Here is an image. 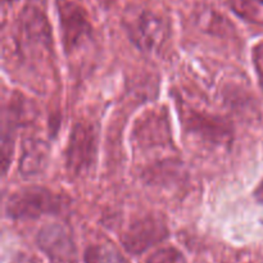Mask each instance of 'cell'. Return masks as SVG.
Segmentation results:
<instances>
[{
    "mask_svg": "<svg viewBox=\"0 0 263 263\" xmlns=\"http://www.w3.org/2000/svg\"><path fill=\"white\" fill-rule=\"evenodd\" d=\"M18 51L26 59L50 54L51 31L41 0H28L17 21Z\"/></svg>",
    "mask_w": 263,
    "mask_h": 263,
    "instance_id": "cell-1",
    "label": "cell"
},
{
    "mask_svg": "<svg viewBox=\"0 0 263 263\" xmlns=\"http://www.w3.org/2000/svg\"><path fill=\"white\" fill-rule=\"evenodd\" d=\"M68 205L66 197L45 187H25L12 194L5 205L8 217L33 220L44 215H57Z\"/></svg>",
    "mask_w": 263,
    "mask_h": 263,
    "instance_id": "cell-2",
    "label": "cell"
},
{
    "mask_svg": "<svg viewBox=\"0 0 263 263\" xmlns=\"http://www.w3.org/2000/svg\"><path fill=\"white\" fill-rule=\"evenodd\" d=\"M125 26L133 43L144 51L159 49L168 36L164 18L151 9L134 8L126 14Z\"/></svg>",
    "mask_w": 263,
    "mask_h": 263,
    "instance_id": "cell-3",
    "label": "cell"
},
{
    "mask_svg": "<svg viewBox=\"0 0 263 263\" xmlns=\"http://www.w3.org/2000/svg\"><path fill=\"white\" fill-rule=\"evenodd\" d=\"M35 117V109L32 103L26 99L23 95L13 94L8 100V104L3 109V126H2V162L3 168L7 170L12 161L13 149H14L15 130L20 126L30 123Z\"/></svg>",
    "mask_w": 263,
    "mask_h": 263,
    "instance_id": "cell-4",
    "label": "cell"
},
{
    "mask_svg": "<svg viewBox=\"0 0 263 263\" xmlns=\"http://www.w3.org/2000/svg\"><path fill=\"white\" fill-rule=\"evenodd\" d=\"M97 154V134L90 123H77L69 136L66 149V166L73 176L90 170Z\"/></svg>",
    "mask_w": 263,
    "mask_h": 263,
    "instance_id": "cell-5",
    "label": "cell"
},
{
    "mask_svg": "<svg viewBox=\"0 0 263 263\" xmlns=\"http://www.w3.org/2000/svg\"><path fill=\"white\" fill-rule=\"evenodd\" d=\"M61 33L67 53L76 50L91 35L86 10L73 0H55Z\"/></svg>",
    "mask_w": 263,
    "mask_h": 263,
    "instance_id": "cell-6",
    "label": "cell"
},
{
    "mask_svg": "<svg viewBox=\"0 0 263 263\" xmlns=\"http://www.w3.org/2000/svg\"><path fill=\"white\" fill-rule=\"evenodd\" d=\"M36 243L49 263H79L77 248L71 231L62 223L44 226L36 236Z\"/></svg>",
    "mask_w": 263,
    "mask_h": 263,
    "instance_id": "cell-7",
    "label": "cell"
},
{
    "mask_svg": "<svg viewBox=\"0 0 263 263\" xmlns=\"http://www.w3.org/2000/svg\"><path fill=\"white\" fill-rule=\"evenodd\" d=\"M168 236V229L163 220L154 216H146L131 223L122 236V244L131 254L144 253L152 247L162 243Z\"/></svg>",
    "mask_w": 263,
    "mask_h": 263,
    "instance_id": "cell-8",
    "label": "cell"
},
{
    "mask_svg": "<svg viewBox=\"0 0 263 263\" xmlns=\"http://www.w3.org/2000/svg\"><path fill=\"white\" fill-rule=\"evenodd\" d=\"M134 140L141 148L163 146L171 143V127L164 109H151L134 127Z\"/></svg>",
    "mask_w": 263,
    "mask_h": 263,
    "instance_id": "cell-9",
    "label": "cell"
},
{
    "mask_svg": "<svg viewBox=\"0 0 263 263\" xmlns=\"http://www.w3.org/2000/svg\"><path fill=\"white\" fill-rule=\"evenodd\" d=\"M187 130L198 134L205 140L212 143L225 144L230 139V128L228 127L223 120L208 115H202L198 112H189L185 116Z\"/></svg>",
    "mask_w": 263,
    "mask_h": 263,
    "instance_id": "cell-10",
    "label": "cell"
},
{
    "mask_svg": "<svg viewBox=\"0 0 263 263\" xmlns=\"http://www.w3.org/2000/svg\"><path fill=\"white\" fill-rule=\"evenodd\" d=\"M49 146L44 140L30 138L22 145L20 159V171L23 176L30 177L40 174L48 164Z\"/></svg>",
    "mask_w": 263,
    "mask_h": 263,
    "instance_id": "cell-11",
    "label": "cell"
},
{
    "mask_svg": "<svg viewBox=\"0 0 263 263\" xmlns=\"http://www.w3.org/2000/svg\"><path fill=\"white\" fill-rule=\"evenodd\" d=\"M226 3L239 18L263 26V0H226Z\"/></svg>",
    "mask_w": 263,
    "mask_h": 263,
    "instance_id": "cell-12",
    "label": "cell"
},
{
    "mask_svg": "<svg viewBox=\"0 0 263 263\" xmlns=\"http://www.w3.org/2000/svg\"><path fill=\"white\" fill-rule=\"evenodd\" d=\"M85 263H128L122 253L113 244H95L85 251Z\"/></svg>",
    "mask_w": 263,
    "mask_h": 263,
    "instance_id": "cell-13",
    "label": "cell"
},
{
    "mask_svg": "<svg viewBox=\"0 0 263 263\" xmlns=\"http://www.w3.org/2000/svg\"><path fill=\"white\" fill-rule=\"evenodd\" d=\"M145 263H186V259L179 249L167 247L151 254Z\"/></svg>",
    "mask_w": 263,
    "mask_h": 263,
    "instance_id": "cell-14",
    "label": "cell"
},
{
    "mask_svg": "<svg viewBox=\"0 0 263 263\" xmlns=\"http://www.w3.org/2000/svg\"><path fill=\"white\" fill-rule=\"evenodd\" d=\"M253 64L258 76L259 85L263 90V43L257 44L253 49Z\"/></svg>",
    "mask_w": 263,
    "mask_h": 263,
    "instance_id": "cell-15",
    "label": "cell"
},
{
    "mask_svg": "<svg viewBox=\"0 0 263 263\" xmlns=\"http://www.w3.org/2000/svg\"><path fill=\"white\" fill-rule=\"evenodd\" d=\"M12 263H37L36 262L35 258H32V257L27 256V254L25 253H18L17 256L13 258Z\"/></svg>",
    "mask_w": 263,
    "mask_h": 263,
    "instance_id": "cell-16",
    "label": "cell"
},
{
    "mask_svg": "<svg viewBox=\"0 0 263 263\" xmlns=\"http://www.w3.org/2000/svg\"><path fill=\"white\" fill-rule=\"evenodd\" d=\"M256 198L259 202H263V184L258 187V190L256 192Z\"/></svg>",
    "mask_w": 263,
    "mask_h": 263,
    "instance_id": "cell-17",
    "label": "cell"
},
{
    "mask_svg": "<svg viewBox=\"0 0 263 263\" xmlns=\"http://www.w3.org/2000/svg\"><path fill=\"white\" fill-rule=\"evenodd\" d=\"M10 2H13V0H2L3 5H4V4H7V3H10Z\"/></svg>",
    "mask_w": 263,
    "mask_h": 263,
    "instance_id": "cell-18",
    "label": "cell"
}]
</instances>
